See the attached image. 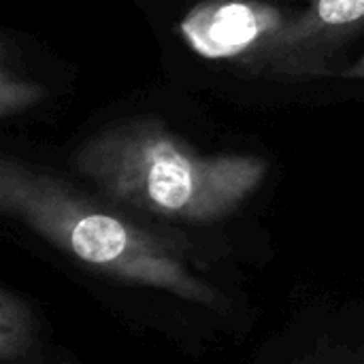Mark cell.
<instances>
[{
    "label": "cell",
    "mask_w": 364,
    "mask_h": 364,
    "mask_svg": "<svg viewBox=\"0 0 364 364\" xmlns=\"http://www.w3.org/2000/svg\"><path fill=\"white\" fill-rule=\"evenodd\" d=\"M0 209L92 271L209 309L226 307L224 294L192 269L183 243L136 224L36 164L2 156Z\"/></svg>",
    "instance_id": "cell-1"
},
{
    "label": "cell",
    "mask_w": 364,
    "mask_h": 364,
    "mask_svg": "<svg viewBox=\"0 0 364 364\" xmlns=\"http://www.w3.org/2000/svg\"><path fill=\"white\" fill-rule=\"evenodd\" d=\"M75 168L115 207L209 224L235 213L264 181L250 154H203L151 117L111 124L75 154Z\"/></svg>",
    "instance_id": "cell-2"
},
{
    "label": "cell",
    "mask_w": 364,
    "mask_h": 364,
    "mask_svg": "<svg viewBox=\"0 0 364 364\" xmlns=\"http://www.w3.org/2000/svg\"><path fill=\"white\" fill-rule=\"evenodd\" d=\"M290 17L262 0H205L186 13L179 32L207 60L256 62Z\"/></svg>",
    "instance_id": "cell-3"
},
{
    "label": "cell",
    "mask_w": 364,
    "mask_h": 364,
    "mask_svg": "<svg viewBox=\"0 0 364 364\" xmlns=\"http://www.w3.org/2000/svg\"><path fill=\"white\" fill-rule=\"evenodd\" d=\"M360 30H364V0H311L303 13L288 19L258 60L286 66L307 64L314 55Z\"/></svg>",
    "instance_id": "cell-4"
},
{
    "label": "cell",
    "mask_w": 364,
    "mask_h": 364,
    "mask_svg": "<svg viewBox=\"0 0 364 364\" xmlns=\"http://www.w3.org/2000/svg\"><path fill=\"white\" fill-rule=\"evenodd\" d=\"M36 346V328L30 307L11 290L0 294V360L23 364Z\"/></svg>",
    "instance_id": "cell-5"
},
{
    "label": "cell",
    "mask_w": 364,
    "mask_h": 364,
    "mask_svg": "<svg viewBox=\"0 0 364 364\" xmlns=\"http://www.w3.org/2000/svg\"><path fill=\"white\" fill-rule=\"evenodd\" d=\"M45 96V90L28 81L11 70L6 60L2 62V75H0V115L9 119L15 113H21L34 105H38Z\"/></svg>",
    "instance_id": "cell-6"
},
{
    "label": "cell",
    "mask_w": 364,
    "mask_h": 364,
    "mask_svg": "<svg viewBox=\"0 0 364 364\" xmlns=\"http://www.w3.org/2000/svg\"><path fill=\"white\" fill-rule=\"evenodd\" d=\"M346 75H348V77H354V79H363L364 81V55L356 62V66H354L352 70H348Z\"/></svg>",
    "instance_id": "cell-7"
},
{
    "label": "cell",
    "mask_w": 364,
    "mask_h": 364,
    "mask_svg": "<svg viewBox=\"0 0 364 364\" xmlns=\"http://www.w3.org/2000/svg\"><path fill=\"white\" fill-rule=\"evenodd\" d=\"M303 364H314V363H311V358H309V360H305V363H303Z\"/></svg>",
    "instance_id": "cell-8"
}]
</instances>
